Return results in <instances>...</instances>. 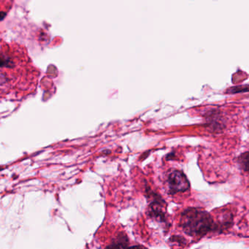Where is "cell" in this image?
<instances>
[{"instance_id": "obj_7", "label": "cell", "mask_w": 249, "mask_h": 249, "mask_svg": "<svg viewBox=\"0 0 249 249\" xmlns=\"http://www.w3.org/2000/svg\"><path fill=\"white\" fill-rule=\"evenodd\" d=\"M243 91H248V87L245 89L243 87H232V88H230V89L227 91V92L234 93V94H235V93L243 92Z\"/></svg>"}, {"instance_id": "obj_4", "label": "cell", "mask_w": 249, "mask_h": 249, "mask_svg": "<svg viewBox=\"0 0 249 249\" xmlns=\"http://www.w3.org/2000/svg\"><path fill=\"white\" fill-rule=\"evenodd\" d=\"M106 249H141V248L140 246H129L127 237L120 236L117 240L109 245Z\"/></svg>"}, {"instance_id": "obj_9", "label": "cell", "mask_w": 249, "mask_h": 249, "mask_svg": "<svg viewBox=\"0 0 249 249\" xmlns=\"http://www.w3.org/2000/svg\"><path fill=\"white\" fill-rule=\"evenodd\" d=\"M7 17V13L4 12V11H0V22L3 21L5 19V17Z\"/></svg>"}, {"instance_id": "obj_6", "label": "cell", "mask_w": 249, "mask_h": 249, "mask_svg": "<svg viewBox=\"0 0 249 249\" xmlns=\"http://www.w3.org/2000/svg\"><path fill=\"white\" fill-rule=\"evenodd\" d=\"M239 163L245 171H248V152L242 154L239 158Z\"/></svg>"}, {"instance_id": "obj_5", "label": "cell", "mask_w": 249, "mask_h": 249, "mask_svg": "<svg viewBox=\"0 0 249 249\" xmlns=\"http://www.w3.org/2000/svg\"><path fill=\"white\" fill-rule=\"evenodd\" d=\"M15 63L11 57L4 53H0V68H14Z\"/></svg>"}, {"instance_id": "obj_2", "label": "cell", "mask_w": 249, "mask_h": 249, "mask_svg": "<svg viewBox=\"0 0 249 249\" xmlns=\"http://www.w3.org/2000/svg\"><path fill=\"white\" fill-rule=\"evenodd\" d=\"M169 191L172 195L189 190L190 183L183 172L173 170L167 178Z\"/></svg>"}, {"instance_id": "obj_8", "label": "cell", "mask_w": 249, "mask_h": 249, "mask_svg": "<svg viewBox=\"0 0 249 249\" xmlns=\"http://www.w3.org/2000/svg\"><path fill=\"white\" fill-rule=\"evenodd\" d=\"M8 79H7L6 75H3V74L0 73V84H4L6 83Z\"/></svg>"}, {"instance_id": "obj_3", "label": "cell", "mask_w": 249, "mask_h": 249, "mask_svg": "<svg viewBox=\"0 0 249 249\" xmlns=\"http://www.w3.org/2000/svg\"><path fill=\"white\" fill-rule=\"evenodd\" d=\"M150 215L157 221H165V211L164 210L161 200H156L151 202L149 206Z\"/></svg>"}, {"instance_id": "obj_1", "label": "cell", "mask_w": 249, "mask_h": 249, "mask_svg": "<svg viewBox=\"0 0 249 249\" xmlns=\"http://www.w3.org/2000/svg\"><path fill=\"white\" fill-rule=\"evenodd\" d=\"M180 227L186 234L192 237H202L211 230L215 224L211 214L197 208H189L182 213Z\"/></svg>"}]
</instances>
